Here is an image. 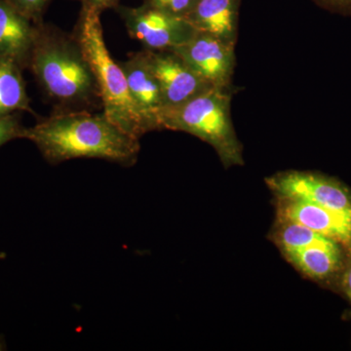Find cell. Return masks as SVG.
I'll return each instance as SVG.
<instances>
[{
    "instance_id": "3",
    "label": "cell",
    "mask_w": 351,
    "mask_h": 351,
    "mask_svg": "<svg viewBox=\"0 0 351 351\" xmlns=\"http://www.w3.org/2000/svg\"><path fill=\"white\" fill-rule=\"evenodd\" d=\"M73 36L93 71L103 112L115 125L140 140L152 129L132 99L121 66L108 52L101 14L82 8Z\"/></svg>"
},
{
    "instance_id": "15",
    "label": "cell",
    "mask_w": 351,
    "mask_h": 351,
    "mask_svg": "<svg viewBox=\"0 0 351 351\" xmlns=\"http://www.w3.org/2000/svg\"><path fill=\"white\" fill-rule=\"evenodd\" d=\"M282 221L283 225L277 233V239L285 254L309 248V247H325V248L339 247L338 242L328 239L324 235L314 232L301 223L286 221V219Z\"/></svg>"
},
{
    "instance_id": "22",
    "label": "cell",
    "mask_w": 351,
    "mask_h": 351,
    "mask_svg": "<svg viewBox=\"0 0 351 351\" xmlns=\"http://www.w3.org/2000/svg\"><path fill=\"white\" fill-rule=\"evenodd\" d=\"M7 350L6 339L3 335L0 334V351Z\"/></svg>"
},
{
    "instance_id": "21",
    "label": "cell",
    "mask_w": 351,
    "mask_h": 351,
    "mask_svg": "<svg viewBox=\"0 0 351 351\" xmlns=\"http://www.w3.org/2000/svg\"><path fill=\"white\" fill-rule=\"evenodd\" d=\"M343 288H345L346 294L351 300V263L346 270L345 277H343Z\"/></svg>"
},
{
    "instance_id": "5",
    "label": "cell",
    "mask_w": 351,
    "mask_h": 351,
    "mask_svg": "<svg viewBox=\"0 0 351 351\" xmlns=\"http://www.w3.org/2000/svg\"><path fill=\"white\" fill-rule=\"evenodd\" d=\"M114 10L123 21L129 36L145 50H173L189 41L196 32L184 18L176 17L147 4L138 7L119 4Z\"/></svg>"
},
{
    "instance_id": "23",
    "label": "cell",
    "mask_w": 351,
    "mask_h": 351,
    "mask_svg": "<svg viewBox=\"0 0 351 351\" xmlns=\"http://www.w3.org/2000/svg\"><path fill=\"white\" fill-rule=\"evenodd\" d=\"M4 258H6L5 252L0 251V260H4Z\"/></svg>"
},
{
    "instance_id": "20",
    "label": "cell",
    "mask_w": 351,
    "mask_h": 351,
    "mask_svg": "<svg viewBox=\"0 0 351 351\" xmlns=\"http://www.w3.org/2000/svg\"><path fill=\"white\" fill-rule=\"evenodd\" d=\"M77 1L82 3V9L101 14L108 9H114L119 5L120 0H77Z\"/></svg>"
},
{
    "instance_id": "8",
    "label": "cell",
    "mask_w": 351,
    "mask_h": 351,
    "mask_svg": "<svg viewBox=\"0 0 351 351\" xmlns=\"http://www.w3.org/2000/svg\"><path fill=\"white\" fill-rule=\"evenodd\" d=\"M145 53L160 86L163 108L181 106L214 88L173 51L145 50Z\"/></svg>"
},
{
    "instance_id": "10",
    "label": "cell",
    "mask_w": 351,
    "mask_h": 351,
    "mask_svg": "<svg viewBox=\"0 0 351 351\" xmlns=\"http://www.w3.org/2000/svg\"><path fill=\"white\" fill-rule=\"evenodd\" d=\"M281 218L341 243H351V211H339L302 200L285 199Z\"/></svg>"
},
{
    "instance_id": "16",
    "label": "cell",
    "mask_w": 351,
    "mask_h": 351,
    "mask_svg": "<svg viewBox=\"0 0 351 351\" xmlns=\"http://www.w3.org/2000/svg\"><path fill=\"white\" fill-rule=\"evenodd\" d=\"M198 1L199 0H144V4L176 17L186 19Z\"/></svg>"
},
{
    "instance_id": "13",
    "label": "cell",
    "mask_w": 351,
    "mask_h": 351,
    "mask_svg": "<svg viewBox=\"0 0 351 351\" xmlns=\"http://www.w3.org/2000/svg\"><path fill=\"white\" fill-rule=\"evenodd\" d=\"M23 69L10 60L0 59V117L32 112L25 91Z\"/></svg>"
},
{
    "instance_id": "12",
    "label": "cell",
    "mask_w": 351,
    "mask_h": 351,
    "mask_svg": "<svg viewBox=\"0 0 351 351\" xmlns=\"http://www.w3.org/2000/svg\"><path fill=\"white\" fill-rule=\"evenodd\" d=\"M242 0H199L186 20L196 31L237 45Z\"/></svg>"
},
{
    "instance_id": "19",
    "label": "cell",
    "mask_w": 351,
    "mask_h": 351,
    "mask_svg": "<svg viewBox=\"0 0 351 351\" xmlns=\"http://www.w3.org/2000/svg\"><path fill=\"white\" fill-rule=\"evenodd\" d=\"M321 8L339 15H351V0H313Z\"/></svg>"
},
{
    "instance_id": "7",
    "label": "cell",
    "mask_w": 351,
    "mask_h": 351,
    "mask_svg": "<svg viewBox=\"0 0 351 351\" xmlns=\"http://www.w3.org/2000/svg\"><path fill=\"white\" fill-rule=\"evenodd\" d=\"M267 182L283 199L306 201L339 211H351L350 191L326 176L287 171L272 176Z\"/></svg>"
},
{
    "instance_id": "4",
    "label": "cell",
    "mask_w": 351,
    "mask_h": 351,
    "mask_svg": "<svg viewBox=\"0 0 351 351\" xmlns=\"http://www.w3.org/2000/svg\"><path fill=\"white\" fill-rule=\"evenodd\" d=\"M232 88H211L178 107L163 108L160 129L182 131L199 138L218 152L226 167L243 164L242 147L233 127Z\"/></svg>"
},
{
    "instance_id": "17",
    "label": "cell",
    "mask_w": 351,
    "mask_h": 351,
    "mask_svg": "<svg viewBox=\"0 0 351 351\" xmlns=\"http://www.w3.org/2000/svg\"><path fill=\"white\" fill-rule=\"evenodd\" d=\"M15 10L34 24L43 23V14L51 0H6Z\"/></svg>"
},
{
    "instance_id": "9",
    "label": "cell",
    "mask_w": 351,
    "mask_h": 351,
    "mask_svg": "<svg viewBox=\"0 0 351 351\" xmlns=\"http://www.w3.org/2000/svg\"><path fill=\"white\" fill-rule=\"evenodd\" d=\"M126 77L134 103L152 131L159 130L158 114L163 108L160 86L152 71L145 50L133 53L119 63Z\"/></svg>"
},
{
    "instance_id": "1",
    "label": "cell",
    "mask_w": 351,
    "mask_h": 351,
    "mask_svg": "<svg viewBox=\"0 0 351 351\" xmlns=\"http://www.w3.org/2000/svg\"><path fill=\"white\" fill-rule=\"evenodd\" d=\"M31 141L52 165L75 158H98L131 167L137 162L140 140L115 125L105 113L54 112L25 128Z\"/></svg>"
},
{
    "instance_id": "6",
    "label": "cell",
    "mask_w": 351,
    "mask_h": 351,
    "mask_svg": "<svg viewBox=\"0 0 351 351\" xmlns=\"http://www.w3.org/2000/svg\"><path fill=\"white\" fill-rule=\"evenodd\" d=\"M214 88H233L235 45L196 31L186 43L171 50Z\"/></svg>"
},
{
    "instance_id": "14",
    "label": "cell",
    "mask_w": 351,
    "mask_h": 351,
    "mask_svg": "<svg viewBox=\"0 0 351 351\" xmlns=\"http://www.w3.org/2000/svg\"><path fill=\"white\" fill-rule=\"evenodd\" d=\"M298 269L311 278L322 279L339 269L341 253L339 247H309L286 254Z\"/></svg>"
},
{
    "instance_id": "2",
    "label": "cell",
    "mask_w": 351,
    "mask_h": 351,
    "mask_svg": "<svg viewBox=\"0 0 351 351\" xmlns=\"http://www.w3.org/2000/svg\"><path fill=\"white\" fill-rule=\"evenodd\" d=\"M29 69L55 112L87 110L101 101L93 71L73 34L39 23Z\"/></svg>"
},
{
    "instance_id": "11",
    "label": "cell",
    "mask_w": 351,
    "mask_h": 351,
    "mask_svg": "<svg viewBox=\"0 0 351 351\" xmlns=\"http://www.w3.org/2000/svg\"><path fill=\"white\" fill-rule=\"evenodd\" d=\"M36 29L38 24L21 15L6 0H0V59L29 68Z\"/></svg>"
},
{
    "instance_id": "18",
    "label": "cell",
    "mask_w": 351,
    "mask_h": 351,
    "mask_svg": "<svg viewBox=\"0 0 351 351\" xmlns=\"http://www.w3.org/2000/svg\"><path fill=\"white\" fill-rule=\"evenodd\" d=\"M25 127L16 113L0 117V147L10 141L23 138Z\"/></svg>"
}]
</instances>
